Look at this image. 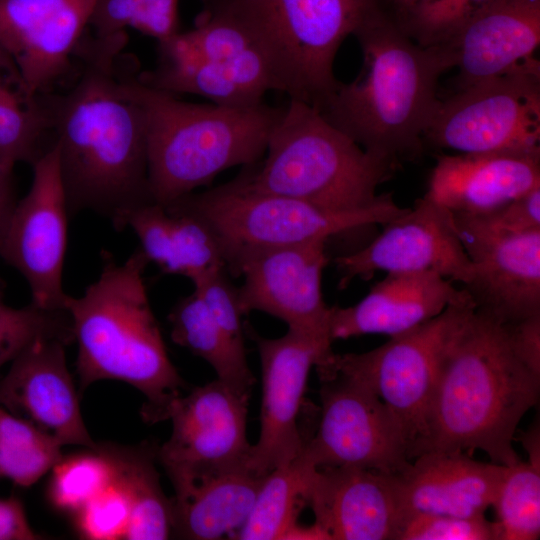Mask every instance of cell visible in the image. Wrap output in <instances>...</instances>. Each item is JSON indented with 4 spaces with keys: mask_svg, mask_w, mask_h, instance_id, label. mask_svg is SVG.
Masks as SVG:
<instances>
[{
    "mask_svg": "<svg viewBox=\"0 0 540 540\" xmlns=\"http://www.w3.org/2000/svg\"><path fill=\"white\" fill-rule=\"evenodd\" d=\"M124 47L83 41L74 84L64 93L39 96L54 134L69 214L94 211L118 231L127 212L153 202L139 72L134 60L124 63Z\"/></svg>",
    "mask_w": 540,
    "mask_h": 540,
    "instance_id": "1",
    "label": "cell"
},
{
    "mask_svg": "<svg viewBox=\"0 0 540 540\" xmlns=\"http://www.w3.org/2000/svg\"><path fill=\"white\" fill-rule=\"evenodd\" d=\"M539 392L540 377L515 355L505 325L474 307L448 347L410 460L428 451L481 450L495 464L519 462L516 429Z\"/></svg>",
    "mask_w": 540,
    "mask_h": 540,
    "instance_id": "2",
    "label": "cell"
},
{
    "mask_svg": "<svg viewBox=\"0 0 540 540\" xmlns=\"http://www.w3.org/2000/svg\"><path fill=\"white\" fill-rule=\"evenodd\" d=\"M363 67L319 110L365 151L396 166L416 160L440 99L438 81L455 67L448 46H422L377 5L357 28Z\"/></svg>",
    "mask_w": 540,
    "mask_h": 540,
    "instance_id": "3",
    "label": "cell"
},
{
    "mask_svg": "<svg viewBox=\"0 0 540 540\" xmlns=\"http://www.w3.org/2000/svg\"><path fill=\"white\" fill-rule=\"evenodd\" d=\"M148 263L140 248L122 264L103 252L99 278L81 297L67 295L64 311L78 344L81 389L104 379L123 381L145 396L143 418L155 423L166 419L185 384L150 306L143 276Z\"/></svg>",
    "mask_w": 540,
    "mask_h": 540,
    "instance_id": "4",
    "label": "cell"
},
{
    "mask_svg": "<svg viewBox=\"0 0 540 540\" xmlns=\"http://www.w3.org/2000/svg\"><path fill=\"white\" fill-rule=\"evenodd\" d=\"M153 202L167 205L206 186L222 171L252 166L264 156L281 108L192 103L139 79Z\"/></svg>",
    "mask_w": 540,
    "mask_h": 540,
    "instance_id": "5",
    "label": "cell"
},
{
    "mask_svg": "<svg viewBox=\"0 0 540 540\" xmlns=\"http://www.w3.org/2000/svg\"><path fill=\"white\" fill-rule=\"evenodd\" d=\"M398 166L360 147L308 103L289 99L270 132L264 159L236 180L261 193L335 210L369 208Z\"/></svg>",
    "mask_w": 540,
    "mask_h": 540,
    "instance_id": "6",
    "label": "cell"
},
{
    "mask_svg": "<svg viewBox=\"0 0 540 540\" xmlns=\"http://www.w3.org/2000/svg\"><path fill=\"white\" fill-rule=\"evenodd\" d=\"M229 14L264 58L273 91L320 110L341 83L334 61L375 0H204Z\"/></svg>",
    "mask_w": 540,
    "mask_h": 540,
    "instance_id": "7",
    "label": "cell"
},
{
    "mask_svg": "<svg viewBox=\"0 0 540 540\" xmlns=\"http://www.w3.org/2000/svg\"><path fill=\"white\" fill-rule=\"evenodd\" d=\"M168 205L191 212L212 229L229 268L244 254L265 248L297 245L381 224L407 208L383 193L375 205L335 211L302 200L251 190L236 179Z\"/></svg>",
    "mask_w": 540,
    "mask_h": 540,
    "instance_id": "8",
    "label": "cell"
},
{
    "mask_svg": "<svg viewBox=\"0 0 540 540\" xmlns=\"http://www.w3.org/2000/svg\"><path fill=\"white\" fill-rule=\"evenodd\" d=\"M472 299L449 305L436 317L363 353L333 354L319 378L339 374L370 389L400 424L410 452L424 431L429 404L448 347Z\"/></svg>",
    "mask_w": 540,
    "mask_h": 540,
    "instance_id": "9",
    "label": "cell"
},
{
    "mask_svg": "<svg viewBox=\"0 0 540 540\" xmlns=\"http://www.w3.org/2000/svg\"><path fill=\"white\" fill-rule=\"evenodd\" d=\"M423 139L460 153H540L539 61L440 100Z\"/></svg>",
    "mask_w": 540,
    "mask_h": 540,
    "instance_id": "10",
    "label": "cell"
},
{
    "mask_svg": "<svg viewBox=\"0 0 540 540\" xmlns=\"http://www.w3.org/2000/svg\"><path fill=\"white\" fill-rule=\"evenodd\" d=\"M249 397L216 379L170 405L166 419L172 422V433L156 455L175 497L205 479L247 466Z\"/></svg>",
    "mask_w": 540,
    "mask_h": 540,
    "instance_id": "11",
    "label": "cell"
},
{
    "mask_svg": "<svg viewBox=\"0 0 540 540\" xmlns=\"http://www.w3.org/2000/svg\"><path fill=\"white\" fill-rule=\"evenodd\" d=\"M320 380L319 426L297 458L310 468L401 472L411 462L408 442L384 403L370 389L342 375Z\"/></svg>",
    "mask_w": 540,
    "mask_h": 540,
    "instance_id": "12",
    "label": "cell"
},
{
    "mask_svg": "<svg viewBox=\"0 0 540 540\" xmlns=\"http://www.w3.org/2000/svg\"><path fill=\"white\" fill-rule=\"evenodd\" d=\"M31 166V187L16 203L0 257L25 278L33 305L64 311L68 294L62 272L69 210L54 143Z\"/></svg>",
    "mask_w": 540,
    "mask_h": 540,
    "instance_id": "13",
    "label": "cell"
},
{
    "mask_svg": "<svg viewBox=\"0 0 540 540\" xmlns=\"http://www.w3.org/2000/svg\"><path fill=\"white\" fill-rule=\"evenodd\" d=\"M327 241L258 249L242 255L228 270L243 277L237 288L243 315L267 313L289 330L332 343L331 307L323 298L322 274L329 262Z\"/></svg>",
    "mask_w": 540,
    "mask_h": 540,
    "instance_id": "14",
    "label": "cell"
},
{
    "mask_svg": "<svg viewBox=\"0 0 540 540\" xmlns=\"http://www.w3.org/2000/svg\"><path fill=\"white\" fill-rule=\"evenodd\" d=\"M383 226L369 244L335 258L340 289L376 272H434L463 286L470 280L472 264L453 215L427 194Z\"/></svg>",
    "mask_w": 540,
    "mask_h": 540,
    "instance_id": "15",
    "label": "cell"
},
{
    "mask_svg": "<svg viewBox=\"0 0 540 540\" xmlns=\"http://www.w3.org/2000/svg\"><path fill=\"white\" fill-rule=\"evenodd\" d=\"M259 352L262 374L260 436L251 445L247 467L265 476L297 458L304 438L298 416L309 372L325 368L334 352L331 345L289 330L275 339L252 332Z\"/></svg>",
    "mask_w": 540,
    "mask_h": 540,
    "instance_id": "16",
    "label": "cell"
},
{
    "mask_svg": "<svg viewBox=\"0 0 540 540\" xmlns=\"http://www.w3.org/2000/svg\"><path fill=\"white\" fill-rule=\"evenodd\" d=\"M97 0H0V47L31 97L67 76Z\"/></svg>",
    "mask_w": 540,
    "mask_h": 540,
    "instance_id": "17",
    "label": "cell"
},
{
    "mask_svg": "<svg viewBox=\"0 0 540 540\" xmlns=\"http://www.w3.org/2000/svg\"><path fill=\"white\" fill-rule=\"evenodd\" d=\"M72 340L42 335L12 362L0 380V406L33 423L62 445L98 446L90 437L68 371L65 345Z\"/></svg>",
    "mask_w": 540,
    "mask_h": 540,
    "instance_id": "18",
    "label": "cell"
},
{
    "mask_svg": "<svg viewBox=\"0 0 540 540\" xmlns=\"http://www.w3.org/2000/svg\"><path fill=\"white\" fill-rule=\"evenodd\" d=\"M330 540H398L404 516L394 474L352 467L313 468L305 495Z\"/></svg>",
    "mask_w": 540,
    "mask_h": 540,
    "instance_id": "19",
    "label": "cell"
},
{
    "mask_svg": "<svg viewBox=\"0 0 540 540\" xmlns=\"http://www.w3.org/2000/svg\"><path fill=\"white\" fill-rule=\"evenodd\" d=\"M459 237L472 264L464 289L476 310L502 324L540 314V229Z\"/></svg>",
    "mask_w": 540,
    "mask_h": 540,
    "instance_id": "20",
    "label": "cell"
},
{
    "mask_svg": "<svg viewBox=\"0 0 540 540\" xmlns=\"http://www.w3.org/2000/svg\"><path fill=\"white\" fill-rule=\"evenodd\" d=\"M469 299L464 288L434 272L388 273L356 304L331 307L329 336L332 342L367 334L397 336Z\"/></svg>",
    "mask_w": 540,
    "mask_h": 540,
    "instance_id": "21",
    "label": "cell"
},
{
    "mask_svg": "<svg viewBox=\"0 0 540 540\" xmlns=\"http://www.w3.org/2000/svg\"><path fill=\"white\" fill-rule=\"evenodd\" d=\"M413 460L394 474L404 521L414 514L484 515L506 467L462 451H428Z\"/></svg>",
    "mask_w": 540,
    "mask_h": 540,
    "instance_id": "22",
    "label": "cell"
},
{
    "mask_svg": "<svg viewBox=\"0 0 540 540\" xmlns=\"http://www.w3.org/2000/svg\"><path fill=\"white\" fill-rule=\"evenodd\" d=\"M539 43L540 0H493L448 45L457 90L538 61Z\"/></svg>",
    "mask_w": 540,
    "mask_h": 540,
    "instance_id": "23",
    "label": "cell"
},
{
    "mask_svg": "<svg viewBox=\"0 0 540 540\" xmlns=\"http://www.w3.org/2000/svg\"><path fill=\"white\" fill-rule=\"evenodd\" d=\"M540 187V153L440 155L425 193L452 214L495 210Z\"/></svg>",
    "mask_w": 540,
    "mask_h": 540,
    "instance_id": "24",
    "label": "cell"
},
{
    "mask_svg": "<svg viewBox=\"0 0 540 540\" xmlns=\"http://www.w3.org/2000/svg\"><path fill=\"white\" fill-rule=\"evenodd\" d=\"M131 228L149 262L163 274L188 278L193 285L227 270L220 243L197 215L172 205L150 202L124 216L121 230Z\"/></svg>",
    "mask_w": 540,
    "mask_h": 540,
    "instance_id": "25",
    "label": "cell"
},
{
    "mask_svg": "<svg viewBox=\"0 0 540 540\" xmlns=\"http://www.w3.org/2000/svg\"><path fill=\"white\" fill-rule=\"evenodd\" d=\"M265 476L242 466L197 483L172 500L173 531L184 539L232 538L247 520Z\"/></svg>",
    "mask_w": 540,
    "mask_h": 540,
    "instance_id": "26",
    "label": "cell"
},
{
    "mask_svg": "<svg viewBox=\"0 0 540 540\" xmlns=\"http://www.w3.org/2000/svg\"><path fill=\"white\" fill-rule=\"evenodd\" d=\"M139 79L174 95H197L219 105L251 106L264 102L243 88L223 65L197 54L180 38L179 32L159 43L156 67L139 72Z\"/></svg>",
    "mask_w": 540,
    "mask_h": 540,
    "instance_id": "27",
    "label": "cell"
},
{
    "mask_svg": "<svg viewBox=\"0 0 540 540\" xmlns=\"http://www.w3.org/2000/svg\"><path fill=\"white\" fill-rule=\"evenodd\" d=\"M195 26L179 32L200 56L227 68L246 90L263 99L273 91L268 66L243 27L224 9L205 4Z\"/></svg>",
    "mask_w": 540,
    "mask_h": 540,
    "instance_id": "28",
    "label": "cell"
},
{
    "mask_svg": "<svg viewBox=\"0 0 540 540\" xmlns=\"http://www.w3.org/2000/svg\"><path fill=\"white\" fill-rule=\"evenodd\" d=\"M168 319L171 339L176 344L207 361L218 380L250 395L255 378L248 366L245 349L234 344L195 290L174 305Z\"/></svg>",
    "mask_w": 540,
    "mask_h": 540,
    "instance_id": "29",
    "label": "cell"
},
{
    "mask_svg": "<svg viewBox=\"0 0 540 540\" xmlns=\"http://www.w3.org/2000/svg\"><path fill=\"white\" fill-rule=\"evenodd\" d=\"M125 489L130 520L124 539L163 540L173 531V506L160 486L148 449L105 448Z\"/></svg>",
    "mask_w": 540,
    "mask_h": 540,
    "instance_id": "30",
    "label": "cell"
},
{
    "mask_svg": "<svg viewBox=\"0 0 540 540\" xmlns=\"http://www.w3.org/2000/svg\"><path fill=\"white\" fill-rule=\"evenodd\" d=\"M50 132L40 97L29 96L10 60L0 62V168L13 171L18 162L32 164L45 150Z\"/></svg>",
    "mask_w": 540,
    "mask_h": 540,
    "instance_id": "31",
    "label": "cell"
},
{
    "mask_svg": "<svg viewBox=\"0 0 540 540\" xmlns=\"http://www.w3.org/2000/svg\"><path fill=\"white\" fill-rule=\"evenodd\" d=\"M310 467L298 458L268 473L243 526L231 539H285L304 504Z\"/></svg>",
    "mask_w": 540,
    "mask_h": 540,
    "instance_id": "32",
    "label": "cell"
},
{
    "mask_svg": "<svg viewBox=\"0 0 540 540\" xmlns=\"http://www.w3.org/2000/svg\"><path fill=\"white\" fill-rule=\"evenodd\" d=\"M62 446L33 423L0 406V477L29 487L63 457Z\"/></svg>",
    "mask_w": 540,
    "mask_h": 540,
    "instance_id": "33",
    "label": "cell"
},
{
    "mask_svg": "<svg viewBox=\"0 0 540 540\" xmlns=\"http://www.w3.org/2000/svg\"><path fill=\"white\" fill-rule=\"evenodd\" d=\"M497 540L540 536V467L519 461L505 467L494 503Z\"/></svg>",
    "mask_w": 540,
    "mask_h": 540,
    "instance_id": "34",
    "label": "cell"
},
{
    "mask_svg": "<svg viewBox=\"0 0 540 540\" xmlns=\"http://www.w3.org/2000/svg\"><path fill=\"white\" fill-rule=\"evenodd\" d=\"M179 0H97L89 27L91 38L127 37L131 28L163 43L179 31Z\"/></svg>",
    "mask_w": 540,
    "mask_h": 540,
    "instance_id": "35",
    "label": "cell"
},
{
    "mask_svg": "<svg viewBox=\"0 0 540 540\" xmlns=\"http://www.w3.org/2000/svg\"><path fill=\"white\" fill-rule=\"evenodd\" d=\"M48 497L54 507L75 514L106 489L116 476L105 448L62 457L52 468Z\"/></svg>",
    "mask_w": 540,
    "mask_h": 540,
    "instance_id": "36",
    "label": "cell"
},
{
    "mask_svg": "<svg viewBox=\"0 0 540 540\" xmlns=\"http://www.w3.org/2000/svg\"><path fill=\"white\" fill-rule=\"evenodd\" d=\"M493 0H418L400 26L422 46H448L463 27Z\"/></svg>",
    "mask_w": 540,
    "mask_h": 540,
    "instance_id": "37",
    "label": "cell"
},
{
    "mask_svg": "<svg viewBox=\"0 0 540 540\" xmlns=\"http://www.w3.org/2000/svg\"><path fill=\"white\" fill-rule=\"evenodd\" d=\"M42 335H59L73 340L66 311H46L32 303L14 308L4 302L0 290V369Z\"/></svg>",
    "mask_w": 540,
    "mask_h": 540,
    "instance_id": "38",
    "label": "cell"
},
{
    "mask_svg": "<svg viewBox=\"0 0 540 540\" xmlns=\"http://www.w3.org/2000/svg\"><path fill=\"white\" fill-rule=\"evenodd\" d=\"M452 215L459 235L492 236L540 229V187L490 212Z\"/></svg>",
    "mask_w": 540,
    "mask_h": 540,
    "instance_id": "39",
    "label": "cell"
},
{
    "mask_svg": "<svg viewBox=\"0 0 540 540\" xmlns=\"http://www.w3.org/2000/svg\"><path fill=\"white\" fill-rule=\"evenodd\" d=\"M74 515L81 538L90 540L124 539L130 520L127 493L116 479Z\"/></svg>",
    "mask_w": 540,
    "mask_h": 540,
    "instance_id": "40",
    "label": "cell"
},
{
    "mask_svg": "<svg viewBox=\"0 0 540 540\" xmlns=\"http://www.w3.org/2000/svg\"><path fill=\"white\" fill-rule=\"evenodd\" d=\"M398 540H497V537L494 522L485 515L414 514L403 522Z\"/></svg>",
    "mask_w": 540,
    "mask_h": 540,
    "instance_id": "41",
    "label": "cell"
},
{
    "mask_svg": "<svg viewBox=\"0 0 540 540\" xmlns=\"http://www.w3.org/2000/svg\"><path fill=\"white\" fill-rule=\"evenodd\" d=\"M193 286L223 331L236 346L245 349L238 292L227 270L215 272Z\"/></svg>",
    "mask_w": 540,
    "mask_h": 540,
    "instance_id": "42",
    "label": "cell"
},
{
    "mask_svg": "<svg viewBox=\"0 0 540 540\" xmlns=\"http://www.w3.org/2000/svg\"><path fill=\"white\" fill-rule=\"evenodd\" d=\"M504 325L515 355L540 377V314Z\"/></svg>",
    "mask_w": 540,
    "mask_h": 540,
    "instance_id": "43",
    "label": "cell"
},
{
    "mask_svg": "<svg viewBox=\"0 0 540 540\" xmlns=\"http://www.w3.org/2000/svg\"><path fill=\"white\" fill-rule=\"evenodd\" d=\"M30 526L23 504L16 497L0 499V540L41 539Z\"/></svg>",
    "mask_w": 540,
    "mask_h": 540,
    "instance_id": "44",
    "label": "cell"
},
{
    "mask_svg": "<svg viewBox=\"0 0 540 540\" xmlns=\"http://www.w3.org/2000/svg\"><path fill=\"white\" fill-rule=\"evenodd\" d=\"M16 203L13 171L0 168V249Z\"/></svg>",
    "mask_w": 540,
    "mask_h": 540,
    "instance_id": "45",
    "label": "cell"
},
{
    "mask_svg": "<svg viewBox=\"0 0 540 540\" xmlns=\"http://www.w3.org/2000/svg\"><path fill=\"white\" fill-rule=\"evenodd\" d=\"M528 454V462L540 467V430L539 423H534L527 431L518 436Z\"/></svg>",
    "mask_w": 540,
    "mask_h": 540,
    "instance_id": "46",
    "label": "cell"
},
{
    "mask_svg": "<svg viewBox=\"0 0 540 540\" xmlns=\"http://www.w3.org/2000/svg\"><path fill=\"white\" fill-rule=\"evenodd\" d=\"M404 11L412 7L418 0H394Z\"/></svg>",
    "mask_w": 540,
    "mask_h": 540,
    "instance_id": "47",
    "label": "cell"
},
{
    "mask_svg": "<svg viewBox=\"0 0 540 540\" xmlns=\"http://www.w3.org/2000/svg\"><path fill=\"white\" fill-rule=\"evenodd\" d=\"M4 60H9V58L7 57V55L4 53V51L0 47V62L4 61Z\"/></svg>",
    "mask_w": 540,
    "mask_h": 540,
    "instance_id": "48",
    "label": "cell"
}]
</instances>
